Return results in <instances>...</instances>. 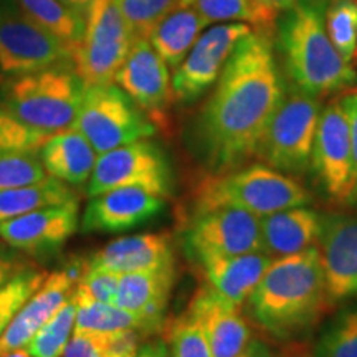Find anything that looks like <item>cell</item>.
<instances>
[{
  "instance_id": "6da1fadb",
  "label": "cell",
  "mask_w": 357,
  "mask_h": 357,
  "mask_svg": "<svg viewBox=\"0 0 357 357\" xmlns=\"http://www.w3.org/2000/svg\"><path fill=\"white\" fill-rule=\"evenodd\" d=\"M283 95L273 33L252 30L231 52L187 129V147L205 174L234 171L257 158Z\"/></svg>"
},
{
  "instance_id": "7a4b0ae2",
  "label": "cell",
  "mask_w": 357,
  "mask_h": 357,
  "mask_svg": "<svg viewBox=\"0 0 357 357\" xmlns=\"http://www.w3.org/2000/svg\"><path fill=\"white\" fill-rule=\"evenodd\" d=\"M333 305L319 248L275 258L243 310L258 331L276 344H301Z\"/></svg>"
},
{
  "instance_id": "3957f363",
  "label": "cell",
  "mask_w": 357,
  "mask_h": 357,
  "mask_svg": "<svg viewBox=\"0 0 357 357\" xmlns=\"http://www.w3.org/2000/svg\"><path fill=\"white\" fill-rule=\"evenodd\" d=\"M326 2L300 0L276 24L289 83L323 100L357 88L354 65L339 55L326 32Z\"/></svg>"
},
{
  "instance_id": "277c9868",
  "label": "cell",
  "mask_w": 357,
  "mask_h": 357,
  "mask_svg": "<svg viewBox=\"0 0 357 357\" xmlns=\"http://www.w3.org/2000/svg\"><path fill=\"white\" fill-rule=\"evenodd\" d=\"M312 204L314 195L298 177L276 171L263 162L245 164L215 176L205 174L190 194L189 215L220 207H236L255 213L257 217H265Z\"/></svg>"
},
{
  "instance_id": "5b68a950",
  "label": "cell",
  "mask_w": 357,
  "mask_h": 357,
  "mask_svg": "<svg viewBox=\"0 0 357 357\" xmlns=\"http://www.w3.org/2000/svg\"><path fill=\"white\" fill-rule=\"evenodd\" d=\"M84 89L73 65L63 63L2 82L0 102L26 126L53 136L75 126Z\"/></svg>"
},
{
  "instance_id": "8992f818",
  "label": "cell",
  "mask_w": 357,
  "mask_h": 357,
  "mask_svg": "<svg viewBox=\"0 0 357 357\" xmlns=\"http://www.w3.org/2000/svg\"><path fill=\"white\" fill-rule=\"evenodd\" d=\"M323 106V98L310 95L293 83L284 84V95L268 123L255 159L298 178L310 174L312 142Z\"/></svg>"
},
{
  "instance_id": "52a82bcc",
  "label": "cell",
  "mask_w": 357,
  "mask_h": 357,
  "mask_svg": "<svg viewBox=\"0 0 357 357\" xmlns=\"http://www.w3.org/2000/svg\"><path fill=\"white\" fill-rule=\"evenodd\" d=\"M310 176L326 202L334 208L356 202V174L352 166L349 119L341 98L323 106L312 142Z\"/></svg>"
},
{
  "instance_id": "ba28073f",
  "label": "cell",
  "mask_w": 357,
  "mask_h": 357,
  "mask_svg": "<svg viewBox=\"0 0 357 357\" xmlns=\"http://www.w3.org/2000/svg\"><path fill=\"white\" fill-rule=\"evenodd\" d=\"M75 129L93 146L98 155L153 137L155 126L118 84L86 86Z\"/></svg>"
},
{
  "instance_id": "9c48e42d",
  "label": "cell",
  "mask_w": 357,
  "mask_h": 357,
  "mask_svg": "<svg viewBox=\"0 0 357 357\" xmlns=\"http://www.w3.org/2000/svg\"><path fill=\"white\" fill-rule=\"evenodd\" d=\"M136 42L114 0H93L84 12V32L71 65L84 86L114 82Z\"/></svg>"
},
{
  "instance_id": "30bf717a",
  "label": "cell",
  "mask_w": 357,
  "mask_h": 357,
  "mask_svg": "<svg viewBox=\"0 0 357 357\" xmlns=\"http://www.w3.org/2000/svg\"><path fill=\"white\" fill-rule=\"evenodd\" d=\"M182 248L195 266L263 250L260 217L236 207H220L182 218Z\"/></svg>"
},
{
  "instance_id": "8fae6325",
  "label": "cell",
  "mask_w": 357,
  "mask_h": 357,
  "mask_svg": "<svg viewBox=\"0 0 357 357\" xmlns=\"http://www.w3.org/2000/svg\"><path fill=\"white\" fill-rule=\"evenodd\" d=\"M71 48L26 17L13 0H0V71L26 75L71 63Z\"/></svg>"
},
{
  "instance_id": "7c38bea8",
  "label": "cell",
  "mask_w": 357,
  "mask_h": 357,
  "mask_svg": "<svg viewBox=\"0 0 357 357\" xmlns=\"http://www.w3.org/2000/svg\"><path fill=\"white\" fill-rule=\"evenodd\" d=\"M116 187H139L167 200L172 194V169L164 149L139 139L98 155L86 185L88 197Z\"/></svg>"
},
{
  "instance_id": "4fadbf2b",
  "label": "cell",
  "mask_w": 357,
  "mask_h": 357,
  "mask_svg": "<svg viewBox=\"0 0 357 357\" xmlns=\"http://www.w3.org/2000/svg\"><path fill=\"white\" fill-rule=\"evenodd\" d=\"M252 26L243 22L217 24L205 29L181 65L174 70V102L192 105L220 77L231 52Z\"/></svg>"
},
{
  "instance_id": "5bb4252c",
  "label": "cell",
  "mask_w": 357,
  "mask_h": 357,
  "mask_svg": "<svg viewBox=\"0 0 357 357\" xmlns=\"http://www.w3.org/2000/svg\"><path fill=\"white\" fill-rule=\"evenodd\" d=\"M114 82L131 96L155 129L166 134L171 132L172 78L166 61L154 50L149 40L139 38L132 43L131 52L116 73Z\"/></svg>"
},
{
  "instance_id": "9a60e30c",
  "label": "cell",
  "mask_w": 357,
  "mask_h": 357,
  "mask_svg": "<svg viewBox=\"0 0 357 357\" xmlns=\"http://www.w3.org/2000/svg\"><path fill=\"white\" fill-rule=\"evenodd\" d=\"M318 248L333 306L357 296V205L321 212Z\"/></svg>"
},
{
  "instance_id": "2e32d148",
  "label": "cell",
  "mask_w": 357,
  "mask_h": 357,
  "mask_svg": "<svg viewBox=\"0 0 357 357\" xmlns=\"http://www.w3.org/2000/svg\"><path fill=\"white\" fill-rule=\"evenodd\" d=\"M79 200L40 208L0 223V238L26 255H50L78 231Z\"/></svg>"
},
{
  "instance_id": "e0dca14e",
  "label": "cell",
  "mask_w": 357,
  "mask_h": 357,
  "mask_svg": "<svg viewBox=\"0 0 357 357\" xmlns=\"http://www.w3.org/2000/svg\"><path fill=\"white\" fill-rule=\"evenodd\" d=\"M166 199L139 187H116L89 197L82 217L84 234H119L158 217Z\"/></svg>"
},
{
  "instance_id": "ac0fdd59",
  "label": "cell",
  "mask_w": 357,
  "mask_h": 357,
  "mask_svg": "<svg viewBox=\"0 0 357 357\" xmlns=\"http://www.w3.org/2000/svg\"><path fill=\"white\" fill-rule=\"evenodd\" d=\"M187 311L202 326L212 357H236L253 339L243 307L222 300L207 284L195 291Z\"/></svg>"
},
{
  "instance_id": "d6986e66",
  "label": "cell",
  "mask_w": 357,
  "mask_h": 357,
  "mask_svg": "<svg viewBox=\"0 0 357 357\" xmlns=\"http://www.w3.org/2000/svg\"><path fill=\"white\" fill-rule=\"evenodd\" d=\"M88 266L118 275L176 268L172 236L169 231H158L111 240L108 245L88 257Z\"/></svg>"
},
{
  "instance_id": "ffe728a7",
  "label": "cell",
  "mask_w": 357,
  "mask_h": 357,
  "mask_svg": "<svg viewBox=\"0 0 357 357\" xmlns=\"http://www.w3.org/2000/svg\"><path fill=\"white\" fill-rule=\"evenodd\" d=\"M174 283L176 268L124 273L119 276L114 305L139 316L144 336L162 333Z\"/></svg>"
},
{
  "instance_id": "44dd1931",
  "label": "cell",
  "mask_w": 357,
  "mask_h": 357,
  "mask_svg": "<svg viewBox=\"0 0 357 357\" xmlns=\"http://www.w3.org/2000/svg\"><path fill=\"white\" fill-rule=\"evenodd\" d=\"M78 280L63 266L47 276L37 293L17 312L0 334V352L22 349L42 326L75 294Z\"/></svg>"
},
{
  "instance_id": "7402d4cb",
  "label": "cell",
  "mask_w": 357,
  "mask_h": 357,
  "mask_svg": "<svg viewBox=\"0 0 357 357\" xmlns=\"http://www.w3.org/2000/svg\"><path fill=\"white\" fill-rule=\"evenodd\" d=\"M263 250L271 258L298 255L318 247L321 212L310 205L260 217Z\"/></svg>"
},
{
  "instance_id": "603a6c76",
  "label": "cell",
  "mask_w": 357,
  "mask_h": 357,
  "mask_svg": "<svg viewBox=\"0 0 357 357\" xmlns=\"http://www.w3.org/2000/svg\"><path fill=\"white\" fill-rule=\"evenodd\" d=\"M271 258L265 250L229 258H217L199 266L205 284L230 305L243 307L265 275Z\"/></svg>"
},
{
  "instance_id": "cb8c5ba5",
  "label": "cell",
  "mask_w": 357,
  "mask_h": 357,
  "mask_svg": "<svg viewBox=\"0 0 357 357\" xmlns=\"http://www.w3.org/2000/svg\"><path fill=\"white\" fill-rule=\"evenodd\" d=\"M45 172L70 185H82L95 171L98 153L78 129L56 132L38 149Z\"/></svg>"
},
{
  "instance_id": "d4e9b609",
  "label": "cell",
  "mask_w": 357,
  "mask_h": 357,
  "mask_svg": "<svg viewBox=\"0 0 357 357\" xmlns=\"http://www.w3.org/2000/svg\"><path fill=\"white\" fill-rule=\"evenodd\" d=\"M205 29L207 24L197 10L189 6H181L154 26L149 35V43L169 68L176 70Z\"/></svg>"
},
{
  "instance_id": "484cf974",
  "label": "cell",
  "mask_w": 357,
  "mask_h": 357,
  "mask_svg": "<svg viewBox=\"0 0 357 357\" xmlns=\"http://www.w3.org/2000/svg\"><path fill=\"white\" fill-rule=\"evenodd\" d=\"M71 200H79L78 192L73 185L55 177H47L30 185L2 190L0 192V223L40 211V208L71 202Z\"/></svg>"
},
{
  "instance_id": "4316f807",
  "label": "cell",
  "mask_w": 357,
  "mask_h": 357,
  "mask_svg": "<svg viewBox=\"0 0 357 357\" xmlns=\"http://www.w3.org/2000/svg\"><path fill=\"white\" fill-rule=\"evenodd\" d=\"M17 7L75 52L84 32V15L71 10L60 0H13ZM73 56V55H71Z\"/></svg>"
},
{
  "instance_id": "83f0119b",
  "label": "cell",
  "mask_w": 357,
  "mask_h": 357,
  "mask_svg": "<svg viewBox=\"0 0 357 357\" xmlns=\"http://www.w3.org/2000/svg\"><path fill=\"white\" fill-rule=\"evenodd\" d=\"M311 357H357V300L321 328Z\"/></svg>"
},
{
  "instance_id": "f1b7e54d",
  "label": "cell",
  "mask_w": 357,
  "mask_h": 357,
  "mask_svg": "<svg viewBox=\"0 0 357 357\" xmlns=\"http://www.w3.org/2000/svg\"><path fill=\"white\" fill-rule=\"evenodd\" d=\"M123 329H139L142 333V321L139 316L116 305H109V303H77L75 331L109 334L123 331ZM142 336H144V333H142Z\"/></svg>"
},
{
  "instance_id": "f546056e",
  "label": "cell",
  "mask_w": 357,
  "mask_h": 357,
  "mask_svg": "<svg viewBox=\"0 0 357 357\" xmlns=\"http://www.w3.org/2000/svg\"><path fill=\"white\" fill-rule=\"evenodd\" d=\"M77 319V300L71 296L50 319L38 329L26 351L32 357H60L63 356Z\"/></svg>"
},
{
  "instance_id": "4dcf8cb0",
  "label": "cell",
  "mask_w": 357,
  "mask_h": 357,
  "mask_svg": "<svg viewBox=\"0 0 357 357\" xmlns=\"http://www.w3.org/2000/svg\"><path fill=\"white\" fill-rule=\"evenodd\" d=\"M324 26L339 55L354 63L357 52V0H328Z\"/></svg>"
},
{
  "instance_id": "1f68e13d",
  "label": "cell",
  "mask_w": 357,
  "mask_h": 357,
  "mask_svg": "<svg viewBox=\"0 0 357 357\" xmlns=\"http://www.w3.org/2000/svg\"><path fill=\"white\" fill-rule=\"evenodd\" d=\"M162 337L166 339L172 357H212L202 326L187 310L166 321Z\"/></svg>"
},
{
  "instance_id": "d6a6232c",
  "label": "cell",
  "mask_w": 357,
  "mask_h": 357,
  "mask_svg": "<svg viewBox=\"0 0 357 357\" xmlns=\"http://www.w3.org/2000/svg\"><path fill=\"white\" fill-rule=\"evenodd\" d=\"M134 40L147 38L164 17L182 6V0H114Z\"/></svg>"
},
{
  "instance_id": "836d02e7",
  "label": "cell",
  "mask_w": 357,
  "mask_h": 357,
  "mask_svg": "<svg viewBox=\"0 0 357 357\" xmlns=\"http://www.w3.org/2000/svg\"><path fill=\"white\" fill-rule=\"evenodd\" d=\"M47 276V271L26 270L7 283L0 284V334L6 331L25 303L37 293Z\"/></svg>"
},
{
  "instance_id": "e575fe53",
  "label": "cell",
  "mask_w": 357,
  "mask_h": 357,
  "mask_svg": "<svg viewBox=\"0 0 357 357\" xmlns=\"http://www.w3.org/2000/svg\"><path fill=\"white\" fill-rule=\"evenodd\" d=\"M47 178L37 151L0 154V192Z\"/></svg>"
},
{
  "instance_id": "d590c367",
  "label": "cell",
  "mask_w": 357,
  "mask_h": 357,
  "mask_svg": "<svg viewBox=\"0 0 357 357\" xmlns=\"http://www.w3.org/2000/svg\"><path fill=\"white\" fill-rule=\"evenodd\" d=\"M182 6L197 10L207 26L243 22L257 29V13L250 0H182Z\"/></svg>"
},
{
  "instance_id": "8d00e7d4",
  "label": "cell",
  "mask_w": 357,
  "mask_h": 357,
  "mask_svg": "<svg viewBox=\"0 0 357 357\" xmlns=\"http://www.w3.org/2000/svg\"><path fill=\"white\" fill-rule=\"evenodd\" d=\"M48 134L26 126L0 102V154L38 151L48 139Z\"/></svg>"
},
{
  "instance_id": "74e56055",
  "label": "cell",
  "mask_w": 357,
  "mask_h": 357,
  "mask_svg": "<svg viewBox=\"0 0 357 357\" xmlns=\"http://www.w3.org/2000/svg\"><path fill=\"white\" fill-rule=\"evenodd\" d=\"M119 276L113 271L101 270V268H89L84 271L82 280L78 281L75 289V300L82 301H100L114 305L116 291H118Z\"/></svg>"
},
{
  "instance_id": "f35d334b",
  "label": "cell",
  "mask_w": 357,
  "mask_h": 357,
  "mask_svg": "<svg viewBox=\"0 0 357 357\" xmlns=\"http://www.w3.org/2000/svg\"><path fill=\"white\" fill-rule=\"evenodd\" d=\"M144 337L139 329H123L118 333L100 334L101 357H136Z\"/></svg>"
},
{
  "instance_id": "ab89813d",
  "label": "cell",
  "mask_w": 357,
  "mask_h": 357,
  "mask_svg": "<svg viewBox=\"0 0 357 357\" xmlns=\"http://www.w3.org/2000/svg\"><path fill=\"white\" fill-rule=\"evenodd\" d=\"M257 13V29L261 32L273 33L278 19L284 12L291 10L300 0H250Z\"/></svg>"
},
{
  "instance_id": "60d3db41",
  "label": "cell",
  "mask_w": 357,
  "mask_h": 357,
  "mask_svg": "<svg viewBox=\"0 0 357 357\" xmlns=\"http://www.w3.org/2000/svg\"><path fill=\"white\" fill-rule=\"evenodd\" d=\"M63 357H101L100 334L86 331H73Z\"/></svg>"
},
{
  "instance_id": "b9f144b4",
  "label": "cell",
  "mask_w": 357,
  "mask_h": 357,
  "mask_svg": "<svg viewBox=\"0 0 357 357\" xmlns=\"http://www.w3.org/2000/svg\"><path fill=\"white\" fill-rule=\"evenodd\" d=\"M341 98V105L344 108L347 119H349V132H351V149H352V166L356 174V202L357 205V88L346 91Z\"/></svg>"
},
{
  "instance_id": "7bdbcfd3",
  "label": "cell",
  "mask_w": 357,
  "mask_h": 357,
  "mask_svg": "<svg viewBox=\"0 0 357 357\" xmlns=\"http://www.w3.org/2000/svg\"><path fill=\"white\" fill-rule=\"evenodd\" d=\"M26 270L29 268H26V263L24 260L0 248V284L7 283V281H10Z\"/></svg>"
},
{
  "instance_id": "ee69618b",
  "label": "cell",
  "mask_w": 357,
  "mask_h": 357,
  "mask_svg": "<svg viewBox=\"0 0 357 357\" xmlns=\"http://www.w3.org/2000/svg\"><path fill=\"white\" fill-rule=\"evenodd\" d=\"M136 357H172L171 349H169L166 339L164 337H154L151 341L141 344L139 352Z\"/></svg>"
},
{
  "instance_id": "f6af8a7d",
  "label": "cell",
  "mask_w": 357,
  "mask_h": 357,
  "mask_svg": "<svg viewBox=\"0 0 357 357\" xmlns=\"http://www.w3.org/2000/svg\"><path fill=\"white\" fill-rule=\"evenodd\" d=\"M236 357H280L276 354L273 347L268 344L266 341H263L260 337H253L250 341V344L240 352Z\"/></svg>"
},
{
  "instance_id": "bcb514c9",
  "label": "cell",
  "mask_w": 357,
  "mask_h": 357,
  "mask_svg": "<svg viewBox=\"0 0 357 357\" xmlns=\"http://www.w3.org/2000/svg\"><path fill=\"white\" fill-rule=\"evenodd\" d=\"M60 2L65 3L66 7H70L71 10L84 15V12H86V8L89 7V3H91L93 0H60Z\"/></svg>"
},
{
  "instance_id": "7dc6e473",
  "label": "cell",
  "mask_w": 357,
  "mask_h": 357,
  "mask_svg": "<svg viewBox=\"0 0 357 357\" xmlns=\"http://www.w3.org/2000/svg\"><path fill=\"white\" fill-rule=\"evenodd\" d=\"M293 349H289V352H287L284 357H311V352L303 351L301 344H291Z\"/></svg>"
},
{
  "instance_id": "c3c4849f",
  "label": "cell",
  "mask_w": 357,
  "mask_h": 357,
  "mask_svg": "<svg viewBox=\"0 0 357 357\" xmlns=\"http://www.w3.org/2000/svg\"><path fill=\"white\" fill-rule=\"evenodd\" d=\"M0 357H32L29 354V351L25 349H15L8 352H0Z\"/></svg>"
},
{
  "instance_id": "681fc988",
  "label": "cell",
  "mask_w": 357,
  "mask_h": 357,
  "mask_svg": "<svg viewBox=\"0 0 357 357\" xmlns=\"http://www.w3.org/2000/svg\"><path fill=\"white\" fill-rule=\"evenodd\" d=\"M0 83H2V71H0Z\"/></svg>"
},
{
  "instance_id": "f907efd6",
  "label": "cell",
  "mask_w": 357,
  "mask_h": 357,
  "mask_svg": "<svg viewBox=\"0 0 357 357\" xmlns=\"http://www.w3.org/2000/svg\"><path fill=\"white\" fill-rule=\"evenodd\" d=\"M356 63H357V52H356Z\"/></svg>"
}]
</instances>
